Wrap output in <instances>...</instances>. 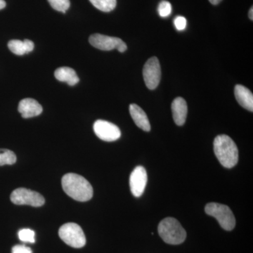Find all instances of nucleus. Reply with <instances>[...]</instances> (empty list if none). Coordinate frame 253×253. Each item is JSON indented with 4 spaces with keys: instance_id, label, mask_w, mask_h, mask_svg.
Here are the masks:
<instances>
[{
    "instance_id": "f257e3e1",
    "label": "nucleus",
    "mask_w": 253,
    "mask_h": 253,
    "mask_svg": "<svg viewBox=\"0 0 253 253\" xmlns=\"http://www.w3.org/2000/svg\"><path fill=\"white\" fill-rule=\"evenodd\" d=\"M62 188L68 196L81 202L89 201L93 196V188L85 178L75 173L63 176Z\"/></svg>"
},
{
    "instance_id": "f03ea898",
    "label": "nucleus",
    "mask_w": 253,
    "mask_h": 253,
    "mask_svg": "<svg viewBox=\"0 0 253 253\" xmlns=\"http://www.w3.org/2000/svg\"><path fill=\"white\" fill-rule=\"evenodd\" d=\"M214 152L223 167L232 168L239 161V150L231 137L226 134L216 136L214 143Z\"/></svg>"
},
{
    "instance_id": "7ed1b4c3",
    "label": "nucleus",
    "mask_w": 253,
    "mask_h": 253,
    "mask_svg": "<svg viewBox=\"0 0 253 253\" xmlns=\"http://www.w3.org/2000/svg\"><path fill=\"white\" fill-rule=\"evenodd\" d=\"M158 229V234L166 244L179 245L185 241V229L174 218L167 217L163 219L160 222Z\"/></svg>"
},
{
    "instance_id": "20e7f679",
    "label": "nucleus",
    "mask_w": 253,
    "mask_h": 253,
    "mask_svg": "<svg viewBox=\"0 0 253 253\" xmlns=\"http://www.w3.org/2000/svg\"><path fill=\"white\" fill-rule=\"evenodd\" d=\"M205 211L208 215L215 218L224 230L231 231L235 227L236 219L234 213L225 205L210 203L206 205Z\"/></svg>"
},
{
    "instance_id": "39448f33",
    "label": "nucleus",
    "mask_w": 253,
    "mask_h": 253,
    "mask_svg": "<svg viewBox=\"0 0 253 253\" xmlns=\"http://www.w3.org/2000/svg\"><path fill=\"white\" fill-rule=\"evenodd\" d=\"M59 235L65 244L75 249H81L86 244V237L81 226L76 223H67L60 227Z\"/></svg>"
},
{
    "instance_id": "423d86ee",
    "label": "nucleus",
    "mask_w": 253,
    "mask_h": 253,
    "mask_svg": "<svg viewBox=\"0 0 253 253\" xmlns=\"http://www.w3.org/2000/svg\"><path fill=\"white\" fill-rule=\"evenodd\" d=\"M10 199L15 205H27L33 207H41L45 202V200L41 194L26 188H18L14 190L11 193Z\"/></svg>"
},
{
    "instance_id": "0eeeda50",
    "label": "nucleus",
    "mask_w": 253,
    "mask_h": 253,
    "mask_svg": "<svg viewBox=\"0 0 253 253\" xmlns=\"http://www.w3.org/2000/svg\"><path fill=\"white\" fill-rule=\"evenodd\" d=\"M89 42L91 46L103 51L116 49L119 52L123 53L127 49L126 44L121 38L104 36L99 33L91 35L89 37Z\"/></svg>"
},
{
    "instance_id": "6e6552de",
    "label": "nucleus",
    "mask_w": 253,
    "mask_h": 253,
    "mask_svg": "<svg viewBox=\"0 0 253 253\" xmlns=\"http://www.w3.org/2000/svg\"><path fill=\"white\" fill-rule=\"evenodd\" d=\"M143 77L146 86L149 89H156L161 79V65L157 57H151L145 63L143 68Z\"/></svg>"
},
{
    "instance_id": "1a4fd4ad",
    "label": "nucleus",
    "mask_w": 253,
    "mask_h": 253,
    "mask_svg": "<svg viewBox=\"0 0 253 253\" xmlns=\"http://www.w3.org/2000/svg\"><path fill=\"white\" fill-rule=\"evenodd\" d=\"M93 128L95 134L103 141H116L121 136V131L118 126L103 120L96 121Z\"/></svg>"
},
{
    "instance_id": "9d476101",
    "label": "nucleus",
    "mask_w": 253,
    "mask_h": 253,
    "mask_svg": "<svg viewBox=\"0 0 253 253\" xmlns=\"http://www.w3.org/2000/svg\"><path fill=\"white\" fill-rule=\"evenodd\" d=\"M147 181V172L145 168L142 166L134 168L129 178L131 192L134 197H140L144 194Z\"/></svg>"
},
{
    "instance_id": "9b49d317",
    "label": "nucleus",
    "mask_w": 253,
    "mask_h": 253,
    "mask_svg": "<svg viewBox=\"0 0 253 253\" xmlns=\"http://www.w3.org/2000/svg\"><path fill=\"white\" fill-rule=\"evenodd\" d=\"M18 110L23 118L36 117L40 116L43 111L38 101L31 98L21 100L18 104Z\"/></svg>"
},
{
    "instance_id": "f8f14e48",
    "label": "nucleus",
    "mask_w": 253,
    "mask_h": 253,
    "mask_svg": "<svg viewBox=\"0 0 253 253\" xmlns=\"http://www.w3.org/2000/svg\"><path fill=\"white\" fill-rule=\"evenodd\" d=\"M173 119L176 126H184L187 117L188 107L185 100L181 97L176 98L172 103Z\"/></svg>"
},
{
    "instance_id": "ddd939ff",
    "label": "nucleus",
    "mask_w": 253,
    "mask_h": 253,
    "mask_svg": "<svg viewBox=\"0 0 253 253\" xmlns=\"http://www.w3.org/2000/svg\"><path fill=\"white\" fill-rule=\"evenodd\" d=\"M129 113L138 127L145 131L151 130V125H150L147 115L144 112V110L139 107L138 105L131 104L129 106Z\"/></svg>"
},
{
    "instance_id": "4468645a",
    "label": "nucleus",
    "mask_w": 253,
    "mask_h": 253,
    "mask_svg": "<svg viewBox=\"0 0 253 253\" xmlns=\"http://www.w3.org/2000/svg\"><path fill=\"white\" fill-rule=\"evenodd\" d=\"M236 99L238 103L248 111H253V93L246 86L237 84L234 89Z\"/></svg>"
},
{
    "instance_id": "2eb2a0df",
    "label": "nucleus",
    "mask_w": 253,
    "mask_h": 253,
    "mask_svg": "<svg viewBox=\"0 0 253 253\" xmlns=\"http://www.w3.org/2000/svg\"><path fill=\"white\" fill-rule=\"evenodd\" d=\"M54 76L57 81L67 83L69 86H74L80 82L77 73L73 68L60 67L55 71Z\"/></svg>"
},
{
    "instance_id": "dca6fc26",
    "label": "nucleus",
    "mask_w": 253,
    "mask_h": 253,
    "mask_svg": "<svg viewBox=\"0 0 253 253\" xmlns=\"http://www.w3.org/2000/svg\"><path fill=\"white\" fill-rule=\"evenodd\" d=\"M96 9L104 12H110L116 8V0H89Z\"/></svg>"
},
{
    "instance_id": "f3484780",
    "label": "nucleus",
    "mask_w": 253,
    "mask_h": 253,
    "mask_svg": "<svg viewBox=\"0 0 253 253\" xmlns=\"http://www.w3.org/2000/svg\"><path fill=\"white\" fill-rule=\"evenodd\" d=\"M8 47L11 52L18 56L28 54L27 48L24 41H18V40H12L8 43Z\"/></svg>"
},
{
    "instance_id": "a211bd4d",
    "label": "nucleus",
    "mask_w": 253,
    "mask_h": 253,
    "mask_svg": "<svg viewBox=\"0 0 253 253\" xmlns=\"http://www.w3.org/2000/svg\"><path fill=\"white\" fill-rule=\"evenodd\" d=\"M16 162V156L8 149H0V166L13 165Z\"/></svg>"
},
{
    "instance_id": "6ab92c4d",
    "label": "nucleus",
    "mask_w": 253,
    "mask_h": 253,
    "mask_svg": "<svg viewBox=\"0 0 253 253\" xmlns=\"http://www.w3.org/2000/svg\"><path fill=\"white\" fill-rule=\"evenodd\" d=\"M50 5L56 11H61L66 14V11L70 8V0H48Z\"/></svg>"
},
{
    "instance_id": "aec40b11",
    "label": "nucleus",
    "mask_w": 253,
    "mask_h": 253,
    "mask_svg": "<svg viewBox=\"0 0 253 253\" xmlns=\"http://www.w3.org/2000/svg\"><path fill=\"white\" fill-rule=\"evenodd\" d=\"M18 238L21 241L25 243H33L36 242V233L34 231L30 229H23L18 231Z\"/></svg>"
},
{
    "instance_id": "412c9836",
    "label": "nucleus",
    "mask_w": 253,
    "mask_h": 253,
    "mask_svg": "<svg viewBox=\"0 0 253 253\" xmlns=\"http://www.w3.org/2000/svg\"><path fill=\"white\" fill-rule=\"evenodd\" d=\"M172 5L168 1H162L158 6V14L163 18L168 17L172 13Z\"/></svg>"
},
{
    "instance_id": "4be33fe9",
    "label": "nucleus",
    "mask_w": 253,
    "mask_h": 253,
    "mask_svg": "<svg viewBox=\"0 0 253 253\" xmlns=\"http://www.w3.org/2000/svg\"><path fill=\"white\" fill-rule=\"evenodd\" d=\"M174 26L178 31H184L186 27V24H187V21L184 16H177L175 18L174 21Z\"/></svg>"
},
{
    "instance_id": "5701e85b",
    "label": "nucleus",
    "mask_w": 253,
    "mask_h": 253,
    "mask_svg": "<svg viewBox=\"0 0 253 253\" xmlns=\"http://www.w3.org/2000/svg\"><path fill=\"white\" fill-rule=\"evenodd\" d=\"M11 253H33L31 248L24 245H16L11 250Z\"/></svg>"
},
{
    "instance_id": "b1692460",
    "label": "nucleus",
    "mask_w": 253,
    "mask_h": 253,
    "mask_svg": "<svg viewBox=\"0 0 253 253\" xmlns=\"http://www.w3.org/2000/svg\"><path fill=\"white\" fill-rule=\"evenodd\" d=\"M25 44H26V48H27L28 54V53L31 52L33 51V50L34 49V43L33 42L30 40H24Z\"/></svg>"
},
{
    "instance_id": "393cba45",
    "label": "nucleus",
    "mask_w": 253,
    "mask_h": 253,
    "mask_svg": "<svg viewBox=\"0 0 253 253\" xmlns=\"http://www.w3.org/2000/svg\"><path fill=\"white\" fill-rule=\"evenodd\" d=\"M6 5V1L4 0H0V10L4 9Z\"/></svg>"
},
{
    "instance_id": "a878e982",
    "label": "nucleus",
    "mask_w": 253,
    "mask_h": 253,
    "mask_svg": "<svg viewBox=\"0 0 253 253\" xmlns=\"http://www.w3.org/2000/svg\"><path fill=\"white\" fill-rule=\"evenodd\" d=\"M222 0H209L210 2L213 5L219 4Z\"/></svg>"
},
{
    "instance_id": "bb28decb",
    "label": "nucleus",
    "mask_w": 253,
    "mask_h": 253,
    "mask_svg": "<svg viewBox=\"0 0 253 253\" xmlns=\"http://www.w3.org/2000/svg\"><path fill=\"white\" fill-rule=\"evenodd\" d=\"M249 16L250 19L252 20V21H253V7H251V9H250Z\"/></svg>"
}]
</instances>
